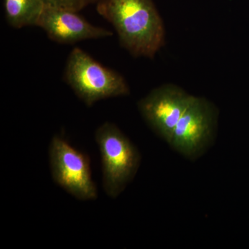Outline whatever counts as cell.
<instances>
[{
  "instance_id": "obj_1",
  "label": "cell",
  "mask_w": 249,
  "mask_h": 249,
  "mask_svg": "<svg viewBox=\"0 0 249 249\" xmlns=\"http://www.w3.org/2000/svg\"><path fill=\"white\" fill-rule=\"evenodd\" d=\"M96 10L114 27L121 45L136 58L153 59L164 46V24L153 0H101Z\"/></svg>"
},
{
  "instance_id": "obj_2",
  "label": "cell",
  "mask_w": 249,
  "mask_h": 249,
  "mask_svg": "<svg viewBox=\"0 0 249 249\" xmlns=\"http://www.w3.org/2000/svg\"><path fill=\"white\" fill-rule=\"evenodd\" d=\"M95 140L101 154L103 189L108 196L116 199L135 178L142 160L140 152L111 123L98 127Z\"/></svg>"
},
{
  "instance_id": "obj_3",
  "label": "cell",
  "mask_w": 249,
  "mask_h": 249,
  "mask_svg": "<svg viewBox=\"0 0 249 249\" xmlns=\"http://www.w3.org/2000/svg\"><path fill=\"white\" fill-rule=\"evenodd\" d=\"M64 79L88 107L101 100L130 93L122 75L103 66L78 47L73 48L69 55Z\"/></svg>"
},
{
  "instance_id": "obj_4",
  "label": "cell",
  "mask_w": 249,
  "mask_h": 249,
  "mask_svg": "<svg viewBox=\"0 0 249 249\" xmlns=\"http://www.w3.org/2000/svg\"><path fill=\"white\" fill-rule=\"evenodd\" d=\"M217 108L204 97L195 96L174 129L168 143L191 160L204 155L217 132Z\"/></svg>"
},
{
  "instance_id": "obj_5",
  "label": "cell",
  "mask_w": 249,
  "mask_h": 249,
  "mask_svg": "<svg viewBox=\"0 0 249 249\" xmlns=\"http://www.w3.org/2000/svg\"><path fill=\"white\" fill-rule=\"evenodd\" d=\"M49 158L52 178L58 186L79 200L97 199V188L86 154L55 135L49 145Z\"/></svg>"
},
{
  "instance_id": "obj_6",
  "label": "cell",
  "mask_w": 249,
  "mask_h": 249,
  "mask_svg": "<svg viewBox=\"0 0 249 249\" xmlns=\"http://www.w3.org/2000/svg\"><path fill=\"white\" fill-rule=\"evenodd\" d=\"M193 97L178 85L168 83L152 89L137 106L147 124L168 142Z\"/></svg>"
},
{
  "instance_id": "obj_7",
  "label": "cell",
  "mask_w": 249,
  "mask_h": 249,
  "mask_svg": "<svg viewBox=\"0 0 249 249\" xmlns=\"http://www.w3.org/2000/svg\"><path fill=\"white\" fill-rule=\"evenodd\" d=\"M78 13L73 10L45 6L37 27L42 28L51 40L61 44H74L112 36L110 31L93 25Z\"/></svg>"
},
{
  "instance_id": "obj_8",
  "label": "cell",
  "mask_w": 249,
  "mask_h": 249,
  "mask_svg": "<svg viewBox=\"0 0 249 249\" xmlns=\"http://www.w3.org/2000/svg\"><path fill=\"white\" fill-rule=\"evenodd\" d=\"M45 7L44 0H4L6 21L15 29L37 26Z\"/></svg>"
},
{
  "instance_id": "obj_9",
  "label": "cell",
  "mask_w": 249,
  "mask_h": 249,
  "mask_svg": "<svg viewBox=\"0 0 249 249\" xmlns=\"http://www.w3.org/2000/svg\"><path fill=\"white\" fill-rule=\"evenodd\" d=\"M45 6L73 10L79 12L83 9L82 0H44Z\"/></svg>"
},
{
  "instance_id": "obj_10",
  "label": "cell",
  "mask_w": 249,
  "mask_h": 249,
  "mask_svg": "<svg viewBox=\"0 0 249 249\" xmlns=\"http://www.w3.org/2000/svg\"><path fill=\"white\" fill-rule=\"evenodd\" d=\"M101 0H82L83 8L86 7L87 6L91 4H97L101 1Z\"/></svg>"
}]
</instances>
